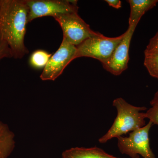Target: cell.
Masks as SVG:
<instances>
[{"mask_svg":"<svg viewBox=\"0 0 158 158\" xmlns=\"http://www.w3.org/2000/svg\"><path fill=\"white\" fill-rule=\"evenodd\" d=\"M28 15L26 0H0V40L7 44L15 59L29 53L24 43Z\"/></svg>","mask_w":158,"mask_h":158,"instance_id":"obj_1","label":"cell"},{"mask_svg":"<svg viewBox=\"0 0 158 158\" xmlns=\"http://www.w3.org/2000/svg\"><path fill=\"white\" fill-rule=\"evenodd\" d=\"M113 106L117 110V116L107 132L99 139L102 144L145 125V113L141 112L146 110L145 107L132 106L121 98L114 100Z\"/></svg>","mask_w":158,"mask_h":158,"instance_id":"obj_2","label":"cell"},{"mask_svg":"<svg viewBox=\"0 0 158 158\" xmlns=\"http://www.w3.org/2000/svg\"><path fill=\"white\" fill-rule=\"evenodd\" d=\"M152 123L131 131L127 137L117 138L118 147L120 152L131 158H156L150 146L149 133Z\"/></svg>","mask_w":158,"mask_h":158,"instance_id":"obj_3","label":"cell"},{"mask_svg":"<svg viewBox=\"0 0 158 158\" xmlns=\"http://www.w3.org/2000/svg\"><path fill=\"white\" fill-rule=\"evenodd\" d=\"M124 34L117 37H109L100 34L98 36L88 38L76 47V59L90 57L97 59L102 63L106 62L112 56Z\"/></svg>","mask_w":158,"mask_h":158,"instance_id":"obj_4","label":"cell"},{"mask_svg":"<svg viewBox=\"0 0 158 158\" xmlns=\"http://www.w3.org/2000/svg\"><path fill=\"white\" fill-rule=\"evenodd\" d=\"M58 22L63 32L64 39L70 44L77 46L86 40L98 36L78 14V12L67 13L54 18Z\"/></svg>","mask_w":158,"mask_h":158,"instance_id":"obj_5","label":"cell"},{"mask_svg":"<svg viewBox=\"0 0 158 158\" xmlns=\"http://www.w3.org/2000/svg\"><path fill=\"white\" fill-rule=\"evenodd\" d=\"M28 8V22L44 16L56 17L78 12L77 1L71 0H26Z\"/></svg>","mask_w":158,"mask_h":158,"instance_id":"obj_6","label":"cell"},{"mask_svg":"<svg viewBox=\"0 0 158 158\" xmlns=\"http://www.w3.org/2000/svg\"><path fill=\"white\" fill-rule=\"evenodd\" d=\"M77 49L64 38L56 52L49 59L40 78L42 81H55L62 73L65 67L75 59Z\"/></svg>","mask_w":158,"mask_h":158,"instance_id":"obj_7","label":"cell"},{"mask_svg":"<svg viewBox=\"0 0 158 158\" xmlns=\"http://www.w3.org/2000/svg\"><path fill=\"white\" fill-rule=\"evenodd\" d=\"M137 25L129 26L127 31L124 33L123 38L110 59L102 63L105 69L114 75H119L128 68L130 44Z\"/></svg>","mask_w":158,"mask_h":158,"instance_id":"obj_8","label":"cell"},{"mask_svg":"<svg viewBox=\"0 0 158 158\" xmlns=\"http://www.w3.org/2000/svg\"><path fill=\"white\" fill-rule=\"evenodd\" d=\"M62 158H121L109 154L103 150L97 147L73 148L62 153Z\"/></svg>","mask_w":158,"mask_h":158,"instance_id":"obj_9","label":"cell"},{"mask_svg":"<svg viewBox=\"0 0 158 158\" xmlns=\"http://www.w3.org/2000/svg\"><path fill=\"white\" fill-rule=\"evenodd\" d=\"M131 12L129 26L138 24L145 12L155 7L158 0H128Z\"/></svg>","mask_w":158,"mask_h":158,"instance_id":"obj_10","label":"cell"},{"mask_svg":"<svg viewBox=\"0 0 158 158\" xmlns=\"http://www.w3.org/2000/svg\"><path fill=\"white\" fill-rule=\"evenodd\" d=\"M14 137L7 125L0 121V158H7L13 150Z\"/></svg>","mask_w":158,"mask_h":158,"instance_id":"obj_11","label":"cell"},{"mask_svg":"<svg viewBox=\"0 0 158 158\" xmlns=\"http://www.w3.org/2000/svg\"><path fill=\"white\" fill-rule=\"evenodd\" d=\"M51 56L52 54L45 51H35L30 57V65L33 68L37 69L44 68Z\"/></svg>","mask_w":158,"mask_h":158,"instance_id":"obj_12","label":"cell"},{"mask_svg":"<svg viewBox=\"0 0 158 158\" xmlns=\"http://www.w3.org/2000/svg\"><path fill=\"white\" fill-rule=\"evenodd\" d=\"M144 63L149 74L158 79V52L144 55Z\"/></svg>","mask_w":158,"mask_h":158,"instance_id":"obj_13","label":"cell"},{"mask_svg":"<svg viewBox=\"0 0 158 158\" xmlns=\"http://www.w3.org/2000/svg\"><path fill=\"white\" fill-rule=\"evenodd\" d=\"M150 105L151 107L145 113L146 118L149 119L153 124L158 125V90L151 101Z\"/></svg>","mask_w":158,"mask_h":158,"instance_id":"obj_14","label":"cell"},{"mask_svg":"<svg viewBox=\"0 0 158 158\" xmlns=\"http://www.w3.org/2000/svg\"><path fill=\"white\" fill-rule=\"evenodd\" d=\"M158 52V31L155 35L150 40L144 50V55Z\"/></svg>","mask_w":158,"mask_h":158,"instance_id":"obj_15","label":"cell"},{"mask_svg":"<svg viewBox=\"0 0 158 158\" xmlns=\"http://www.w3.org/2000/svg\"><path fill=\"white\" fill-rule=\"evenodd\" d=\"M5 58H13V56L11 50L7 44L0 40V61Z\"/></svg>","mask_w":158,"mask_h":158,"instance_id":"obj_16","label":"cell"},{"mask_svg":"<svg viewBox=\"0 0 158 158\" xmlns=\"http://www.w3.org/2000/svg\"><path fill=\"white\" fill-rule=\"evenodd\" d=\"M105 2L108 3L109 6L115 9H119L121 8V2L119 0H106Z\"/></svg>","mask_w":158,"mask_h":158,"instance_id":"obj_17","label":"cell"}]
</instances>
